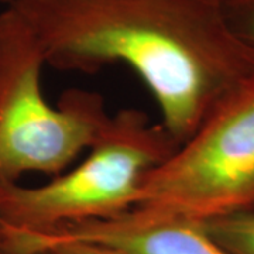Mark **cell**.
<instances>
[{"label": "cell", "instance_id": "obj_7", "mask_svg": "<svg viewBox=\"0 0 254 254\" xmlns=\"http://www.w3.org/2000/svg\"><path fill=\"white\" fill-rule=\"evenodd\" d=\"M223 10L232 30L254 47V0H223Z\"/></svg>", "mask_w": 254, "mask_h": 254}, {"label": "cell", "instance_id": "obj_3", "mask_svg": "<svg viewBox=\"0 0 254 254\" xmlns=\"http://www.w3.org/2000/svg\"><path fill=\"white\" fill-rule=\"evenodd\" d=\"M44 65L26 21L11 7L0 11V184L63 174L109 122L95 92L71 89L51 105L41 85Z\"/></svg>", "mask_w": 254, "mask_h": 254}, {"label": "cell", "instance_id": "obj_6", "mask_svg": "<svg viewBox=\"0 0 254 254\" xmlns=\"http://www.w3.org/2000/svg\"><path fill=\"white\" fill-rule=\"evenodd\" d=\"M199 225L230 254H254V209L203 220Z\"/></svg>", "mask_w": 254, "mask_h": 254}, {"label": "cell", "instance_id": "obj_10", "mask_svg": "<svg viewBox=\"0 0 254 254\" xmlns=\"http://www.w3.org/2000/svg\"><path fill=\"white\" fill-rule=\"evenodd\" d=\"M14 1H16V0H0V3H3V4H4L6 7H9V6H11V4H13Z\"/></svg>", "mask_w": 254, "mask_h": 254}, {"label": "cell", "instance_id": "obj_4", "mask_svg": "<svg viewBox=\"0 0 254 254\" xmlns=\"http://www.w3.org/2000/svg\"><path fill=\"white\" fill-rule=\"evenodd\" d=\"M134 208L195 222L254 209V78L145 177Z\"/></svg>", "mask_w": 254, "mask_h": 254}, {"label": "cell", "instance_id": "obj_2", "mask_svg": "<svg viewBox=\"0 0 254 254\" xmlns=\"http://www.w3.org/2000/svg\"><path fill=\"white\" fill-rule=\"evenodd\" d=\"M177 147L143 112L120 110L69 171L40 187L0 184V232L40 233L127 212L137 205L145 177Z\"/></svg>", "mask_w": 254, "mask_h": 254}, {"label": "cell", "instance_id": "obj_9", "mask_svg": "<svg viewBox=\"0 0 254 254\" xmlns=\"http://www.w3.org/2000/svg\"><path fill=\"white\" fill-rule=\"evenodd\" d=\"M0 254H47L46 252H36V253H20L16 250H11L7 246H4L3 243H0Z\"/></svg>", "mask_w": 254, "mask_h": 254}, {"label": "cell", "instance_id": "obj_8", "mask_svg": "<svg viewBox=\"0 0 254 254\" xmlns=\"http://www.w3.org/2000/svg\"><path fill=\"white\" fill-rule=\"evenodd\" d=\"M37 252H46L47 254H127L116 247L96 243V242H86V240L55 242L41 247Z\"/></svg>", "mask_w": 254, "mask_h": 254}, {"label": "cell", "instance_id": "obj_5", "mask_svg": "<svg viewBox=\"0 0 254 254\" xmlns=\"http://www.w3.org/2000/svg\"><path fill=\"white\" fill-rule=\"evenodd\" d=\"M64 240L96 242L127 254H230L209 236L199 222L144 208L40 233H0V242L20 253H33Z\"/></svg>", "mask_w": 254, "mask_h": 254}, {"label": "cell", "instance_id": "obj_1", "mask_svg": "<svg viewBox=\"0 0 254 254\" xmlns=\"http://www.w3.org/2000/svg\"><path fill=\"white\" fill-rule=\"evenodd\" d=\"M60 71L125 64L138 75L177 145L254 78V47L227 23L223 0H16Z\"/></svg>", "mask_w": 254, "mask_h": 254}]
</instances>
